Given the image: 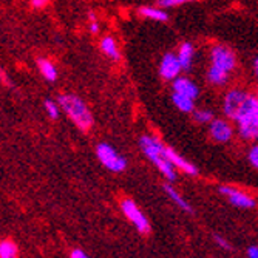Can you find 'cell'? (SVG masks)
I'll return each instance as SVG.
<instances>
[{
    "label": "cell",
    "mask_w": 258,
    "mask_h": 258,
    "mask_svg": "<svg viewBox=\"0 0 258 258\" xmlns=\"http://www.w3.org/2000/svg\"><path fill=\"white\" fill-rule=\"evenodd\" d=\"M59 105L63 110V113L68 116L70 121L81 130L88 132L93 125V114L88 108V105L76 95H60L59 96Z\"/></svg>",
    "instance_id": "cell-1"
},
{
    "label": "cell",
    "mask_w": 258,
    "mask_h": 258,
    "mask_svg": "<svg viewBox=\"0 0 258 258\" xmlns=\"http://www.w3.org/2000/svg\"><path fill=\"white\" fill-rule=\"evenodd\" d=\"M139 146L143 149L144 155L155 164L158 167V170L166 176L170 181L176 179V172H175V166L166 158L164 155V144L161 141H158L156 138L150 136V135H143L139 139Z\"/></svg>",
    "instance_id": "cell-2"
},
{
    "label": "cell",
    "mask_w": 258,
    "mask_h": 258,
    "mask_svg": "<svg viewBox=\"0 0 258 258\" xmlns=\"http://www.w3.org/2000/svg\"><path fill=\"white\" fill-rule=\"evenodd\" d=\"M238 132L244 139H258V98L247 95V99L237 116Z\"/></svg>",
    "instance_id": "cell-3"
},
{
    "label": "cell",
    "mask_w": 258,
    "mask_h": 258,
    "mask_svg": "<svg viewBox=\"0 0 258 258\" xmlns=\"http://www.w3.org/2000/svg\"><path fill=\"white\" fill-rule=\"evenodd\" d=\"M96 156L98 159L101 161V164L108 169L110 172H114V173H121L125 170L127 167V161L125 158H122L121 155H118V152H116L110 144H99L96 147Z\"/></svg>",
    "instance_id": "cell-4"
},
{
    "label": "cell",
    "mask_w": 258,
    "mask_h": 258,
    "mask_svg": "<svg viewBox=\"0 0 258 258\" xmlns=\"http://www.w3.org/2000/svg\"><path fill=\"white\" fill-rule=\"evenodd\" d=\"M210 60H212V65L224 73H230L237 65V57L233 54V51H230L227 46L223 45H217L212 48V53H210Z\"/></svg>",
    "instance_id": "cell-5"
},
{
    "label": "cell",
    "mask_w": 258,
    "mask_h": 258,
    "mask_svg": "<svg viewBox=\"0 0 258 258\" xmlns=\"http://www.w3.org/2000/svg\"><path fill=\"white\" fill-rule=\"evenodd\" d=\"M121 209H122L124 215L127 217V220L138 229V232H141V233H149L150 232L149 220L144 217L143 212H141V209L135 204V201L124 200L121 203Z\"/></svg>",
    "instance_id": "cell-6"
},
{
    "label": "cell",
    "mask_w": 258,
    "mask_h": 258,
    "mask_svg": "<svg viewBox=\"0 0 258 258\" xmlns=\"http://www.w3.org/2000/svg\"><path fill=\"white\" fill-rule=\"evenodd\" d=\"M246 99H247V93H244L243 90H230L226 95L224 104H223V110L227 118L235 121L246 102Z\"/></svg>",
    "instance_id": "cell-7"
},
{
    "label": "cell",
    "mask_w": 258,
    "mask_h": 258,
    "mask_svg": "<svg viewBox=\"0 0 258 258\" xmlns=\"http://www.w3.org/2000/svg\"><path fill=\"white\" fill-rule=\"evenodd\" d=\"M181 63H179V59L176 54L173 53H167L164 54V57L161 59V63H159V75L162 79L166 81H175L178 78V75L181 73Z\"/></svg>",
    "instance_id": "cell-8"
},
{
    "label": "cell",
    "mask_w": 258,
    "mask_h": 258,
    "mask_svg": "<svg viewBox=\"0 0 258 258\" xmlns=\"http://www.w3.org/2000/svg\"><path fill=\"white\" fill-rule=\"evenodd\" d=\"M220 192L233 204V206H237V207H243V209H252L255 206V200L241 192V190H237V189H233V187H229V185H223L220 187Z\"/></svg>",
    "instance_id": "cell-9"
},
{
    "label": "cell",
    "mask_w": 258,
    "mask_h": 258,
    "mask_svg": "<svg viewBox=\"0 0 258 258\" xmlns=\"http://www.w3.org/2000/svg\"><path fill=\"white\" fill-rule=\"evenodd\" d=\"M209 133L217 141V143H227L233 135V130L229 125V122H226L223 119H214L212 122H210Z\"/></svg>",
    "instance_id": "cell-10"
},
{
    "label": "cell",
    "mask_w": 258,
    "mask_h": 258,
    "mask_svg": "<svg viewBox=\"0 0 258 258\" xmlns=\"http://www.w3.org/2000/svg\"><path fill=\"white\" fill-rule=\"evenodd\" d=\"M164 155H166V158L173 164L175 169H179L182 170L184 173L187 175H197L198 173V169L194 166V164H190L189 161H185L184 158H181L175 150H172L170 147H166L164 146Z\"/></svg>",
    "instance_id": "cell-11"
},
{
    "label": "cell",
    "mask_w": 258,
    "mask_h": 258,
    "mask_svg": "<svg viewBox=\"0 0 258 258\" xmlns=\"http://www.w3.org/2000/svg\"><path fill=\"white\" fill-rule=\"evenodd\" d=\"M173 91L175 93H179V95H184L187 98H190V99H197L198 95H200V90L198 87L190 81V79H187V78H176L173 81Z\"/></svg>",
    "instance_id": "cell-12"
},
{
    "label": "cell",
    "mask_w": 258,
    "mask_h": 258,
    "mask_svg": "<svg viewBox=\"0 0 258 258\" xmlns=\"http://www.w3.org/2000/svg\"><path fill=\"white\" fill-rule=\"evenodd\" d=\"M176 56L179 59V63H181L182 70H190L192 60H194V46H192V43L184 42L179 46V51H178Z\"/></svg>",
    "instance_id": "cell-13"
},
{
    "label": "cell",
    "mask_w": 258,
    "mask_h": 258,
    "mask_svg": "<svg viewBox=\"0 0 258 258\" xmlns=\"http://www.w3.org/2000/svg\"><path fill=\"white\" fill-rule=\"evenodd\" d=\"M37 68H39L40 75L48 82H54L57 79V70H56L54 63L50 59H39L37 60Z\"/></svg>",
    "instance_id": "cell-14"
},
{
    "label": "cell",
    "mask_w": 258,
    "mask_h": 258,
    "mask_svg": "<svg viewBox=\"0 0 258 258\" xmlns=\"http://www.w3.org/2000/svg\"><path fill=\"white\" fill-rule=\"evenodd\" d=\"M101 50L113 60H119L121 54H119V50H118V45H116L114 39L111 36H105L102 40H101Z\"/></svg>",
    "instance_id": "cell-15"
},
{
    "label": "cell",
    "mask_w": 258,
    "mask_h": 258,
    "mask_svg": "<svg viewBox=\"0 0 258 258\" xmlns=\"http://www.w3.org/2000/svg\"><path fill=\"white\" fill-rule=\"evenodd\" d=\"M139 14L147 17V19L156 20V22H166L169 19V16H167L166 11H162L161 8H153V7H143V8H139Z\"/></svg>",
    "instance_id": "cell-16"
},
{
    "label": "cell",
    "mask_w": 258,
    "mask_h": 258,
    "mask_svg": "<svg viewBox=\"0 0 258 258\" xmlns=\"http://www.w3.org/2000/svg\"><path fill=\"white\" fill-rule=\"evenodd\" d=\"M172 101H173V104L176 105V108L181 110V111H184V113H190V111L195 110L194 99L187 98V96H184V95H179V93H175V91H173Z\"/></svg>",
    "instance_id": "cell-17"
},
{
    "label": "cell",
    "mask_w": 258,
    "mask_h": 258,
    "mask_svg": "<svg viewBox=\"0 0 258 258\" xmlns=\"http://www.w3.org/2000/svg\"><path fill=\"white\" fill-rule=\"evenodd\" d=\"M164 190H166V194L169 195V198L170 200H173V203L178 206V207H181L182 210H185V212H192V207H190V204L189 203H187L175 189H173V187L172 185H166V187H164Z\"/></svg>",
    "instance_id": "cell-18"
},
{
    "label": "cell",
    "mask_w": 258,
    "mask_h": 258,
    "mask_svg": "<svg viewBox=\"0 0 258 258\" xmlns=\"http://www.w3.org/2000/svg\"><path fill=\"white\" fill-rule=\"evenodd\" d=\"M207 79L210 84H214V85H224L229 79V75L221 72V70L215 68V67H210L207 70Z\"/></svg>",
    "instance_id": "cell-19"
},
{
    "label": "cell",
    "mask_w": 258,
    "mask_h": 258,
    "mask_svg": "<svg viewBox=\"0 0 258 258\" xmlns=\"http://www.w3.org/2000/svg\"><path fill=\"white\" fill-rule=\"evenodd\" d=\"M0 258H19V249L11 240L0 241Z\"/></svg>",
    "instance_id": "cell-20"
},
{
    "label": "cell",
    "mask_w": 258,
    "mask_h": 258,
    "mask_svg": "<svg viewBox=\"0 0 258 258\" xmlns=\"http://www.w3.org/2000/svg\"><path fill=\"white\" fill-rule=\"evenodd\" d=\"M194 118L200 124H210L214 121V113L210 110H194Z\"/></svg>",
    "instance_id": "cell-21"
},
{
    "label": "cell",
    "mask_w": 258,
    "mask_h": 258,
    "mask_svg": "<svg viewBox=\"0 0 258 258\" xmlns=\"http://www.w3.org/2000/svg\"><path fill=\"white\" fill-rule=\"evenodd\" d=\"M45 111L48 113V116L51 119H57L59 118V105L51 101V99H46L45 101Z\"/></svg>",
    "instance_id": "cell-22"
},
{
    "label": "cell",
    "mask_w": 258,
    "mask_h": 258,
    "mask_svg": "<svg viewBox=\"0 0 258 258\" xmlns=\"http://www.w3.org/2000/svg\"><path fill=\"white\" fill-rule=\"evenodd\" d=\"M189 2H195V0H158L159 7L162 8H169V7H176V5H182V4H189Z\"/></svg>",
    "instance_id": "cell-23"
},
{
    "label": "cell",
    "mask_w": 258,
    "mask_h": 258,
    "mask_svg": "<svg viewBox=\"0 0 258 258\" xmlns=\"http://www.w3.org/2000/svg\"><path fill=\"white\" fill-rule=\"evenodd\" d=\"M249 161L255 169H258V144L249 150Z\"/></svg>",
    "instance_id": "cell-24"
},
{
    "label": "cell",
    "mask_w": 258,
    "mask_h": 258,
    "mask_svg": "<svg viewBox=\"0 0 258 258\" xmlns=\"http://www.w3.org/2000/svg\"><path fill=\"white\" fill-rule=\"evenodd\" d=\"M90 31H91L93 34H96V33L99 31V23H98V20H96L95 13H90Z\"/></svg>",
    "instance_id": "cell-25"
},
{
    "label": "cell",
    "mask_w": 258,
    "mask_h": 258,
    "mask_svg": "<svg viewBox=\"0 0 258 258\" xmlns=\"http://www.w3.org/2000/svg\"><path fill=\"white\" fill-rule=\"evenodd\" d=\"M70 258H90L84 250H81V249H75V250H72V253H70Z\"/></svg>",
    "instance_id": "cell-26"
},
{
    "label": "cell",
    "mask_w": 258,
    "mask_h": 258,
    "mask_svg": "<svg viewBox=\"0 0 258 258\" xmlns=\"http://www.w3.org/2000/svg\"><path fill=\"white\" fill-rule=\"evenodd\" d=\"M215 241H217V244L218 246H221V247H224V249H230V244L224 240V238H221V237H215Z\"/></svg>",
    "instance_id": "cell-27"
},
{
    "label": "cell",
    "mask_w": 258,
    "mask_h": 258,
    "mask_svg": "<svg viewBox=\"0 0 258 258\" xmlns=\"http://www.w3.org/2000/svg\"><path fill=\"white\" fill-rule=\"evenodd\" d=\"M31 2H33L34 8H42V7H45L46 4H48L50 0H31Z\"/></svg>",
    "instance_id": "cell-28"
},
{
    "label": "cell",
    "mask_w": 258,
    "mask_h": 258,
    "mask_svg": "<svg viewBox=\"0 0 258 258\" xmlns=\"http://www.w3.org/2000/svg\"><path fill=\"white\" fill-rule=\"evenodd\" d=\"M247 255H249V258H258V247H256V246L249 247Z\"/></svg>",
    "instance_id": "cell-29"
},
{
    "label": "cell",
    "mask_w": 258,
    "mask_h": 258,
    "mask_svg": "<svg viewBox=\"0 0 258 258\" xmlns=\"http://www.w3.org/2000/svg\"><path fill=\"white\" fill-rule=\"evenodd\" d=\"M253 72H255V76L258 78V56L255 57V62H253Z\"/></svg>",
    "instance_id": "cell-30"
},
{
    "label": "cell",
    "mask_w": 258,
    "mask_h": 258,
    "mask_svg": "<svg viewBox=\"0 0 258 258\" xmlns=\"http://www.w3.org/2000/svg\"><path fill=\"white\" fill-rule=\"evenodd\" d=\"M256 98H258V90H256Z\"/></svg>",
    "instance_id": "cell-31"
}]
</instances>
